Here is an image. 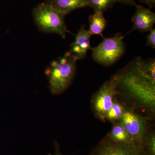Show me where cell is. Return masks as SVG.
Wrapping results in <instances>:
<instances>
[{
	"mask_svg": "<svg viewBox=\"0 0 155 155\" xmlns=\"http://www.w3.org/2000/svg\"><path fill=\"white\" fill-rule=\"evenodd\" d=\"M136 11L132 18L133 28L134 30L141 32L150 31L153 28L155 23V14L149 8L140 5H135Z\"/></svg>",
	"mask_w": 155,
	"mask_h": 155,
	"instance_id": "cell-8",
	"label": "cell"
},
{
	"mask_svg": "<svg viewBox=\"0 0 155 155\" xmlns=\"http://www.w3.org/2000/svg\"><path fill=\"white\" fill-rule=\"evenodd\" d=\"M146 45L153 48H155V29L153 28L150 31V33L147 36Z\"/></svg>",
	"mask_w": 155,
	"mask_h": 155,
	"instance_id": "cell-16",
	"label": "cell"
},
{
	"mask_svg": "<svg viewBox=\"0 0 155 155\" xmlns=\"http://www.w3.org/2000/svg\"><path fill=\"white\" fill-rule=\"evenodd\" d=\"M110 132L107 135L114 141L124 144H133L124 127L118 122L114 123Z\"/></svg>",
	"mask_w": 155,
	"mask_h": 155,
	"instance_id": "cell-12",
	"label": "cell"
},
{
	"mask_svg": "<svg viewBox=\"0 0 155 155\" xmlns=\"http://www.w3.org/2000/svg\"><path fill=\"white\" fill-rule=\"evenodd\" d=\"M125 109V106L115 98L112 107L106 115V120L113 123L117 122L122 118Z\"/></svg>",
	"mask_w": 155,
	"mask_h": 155,
	"instance_id": "cell-13",
	"label": "cell"
},
{
	"mask_svg": "<svg viewBox=\"0 0 155 155\" xmlns=\"http://www.w3.org/2000/svg\"><path fill=\"white\" fill-rule=\"evenodd\" d=\"M116 2H119L125 5L135 6L136 4L134 0H116Z\"/></svg>",
	"mask_w": 155,
	"mask_h": 155,
	"instance_id": "cell-18",
	"label": "cell"
},
{
	"mask_svg": "<svg viewBox=\"0 0 155 155\" xmlns=\"http://www.w3.org/2000/svg\"><path fill=\"white\" fill-rule=\"evenodd\" d=\"M32 17L40 30L58 34L65 38L69 32L64 20L65 16L50 3H41L32 10Z\"/></svg>",
	"mask_w": 155,
	"mask_h": 155,
	"instance_id": "cell-3",
	"label": "cell"
},
{
	"mask_svg": "<svg viewBox=\"0 0 155 155\" xmlns=\"http://www.w3.org/2000/svg\"><path fill=\"white\" fill-rule=\"evenodd\" d=\"M51 1V0H46V2H48V1Z\"/></svg>",
	"mask_w": 155,
	"mask_h": 155,
	"instance_id": "cell-20",
	"label": "cell"
},
{
	"mask_svg": "<svg viewBox=\"0 0 155 155\" xmlns=\"http://www.w3.org/2000/svg\"><path fill=\"white\" fill-rule=\"evenodd\" d=\"M141 58H137L114 75L121 88L136 103L154 114L155 79L143 69Z\"/></svg>",
	"mask_w": 155,
	"mask_h": 155,
	"instance_id": "cell-1",
	"label": "cell"
},
{
	"mask_svg": "<svg viewBox=\"0 0 155 155\" xmlns=\"http://www.w3.org/2000/svg\"><path fill=\"white\" fill-rule=\"evenodd\" d=\"M77 61L69 51L52 62L46 69L53 94H61L71 85L76 73Z\"/></svg>",
	"mask_w": 155,
	"mask_h": 155,
	"instance_id": "cell-2",
	"label": "cell"
},
{
	"mask_svg": "<svg viewBox=\"0 0 155 155\" xmlns=\"http://www.w3.org/2000/svg\"><path fill=\"white\" fill-rule=\"evenodd\" d=\"M91 33L82 26L75 36V40L71 45L70 51L76 60H82L86 57L89 50L92 49L90 46Z\"/></svg>",
	"mask_w": 155,
	"mask_h": 155,
	"instance_id": "cell-9",
	"label": "cell"
},
{
	"mask_svg": "<svg viewBox=\"0 0 155 155\" xmlns=\"http://www.w3.org/2000/svg\"><path fill=\"white\" fill-rule=\"evenodd\" d=\"M90 155H147L142 147L116 142L107 135L93 149Z\"/></svg>",
	"mask_w": 155,
	"mask_h": 155,
	"instance_id": "cell-7",
	"label": "cell"
},
{
	"mask_svg": "<svg viewBox=\"0 0 155 155\" xmlns=\"http://www.w3.org/2000/svg\"><path fill=\"white\" fill-rule=\"evenodd\" d=\"M119 94L117 90V82L114 76L103 84L94 94L92 101L94 114L99 119L106 120V116L110 110L115 97Z\"/></svg>",
	"mask_w": 155,
	"mask_h": 155,
	"instance_id": "cell-6",
	"label": "cell"
},
{
	"mask_svg": "<svg viewBox=\"0 0 155 155\" xmlns=\"http://www.w3.org/2000/svg\"><path fill=\"white\" fill-rule=\"evenodd\" d=\"M87 7L93 9L95 12L104 13L112 8L116 3V0H87Z\"/></svg>",
	"mask_w": 155,
	"mask_h": 155,
	"instance_id": "cell-14",
	"label": "cell"
},
{
	"mask_svg": "<svg viewBox=\"0 0 155 155\" xmlns=\"http://www.w3.org/2000/svg\"><path fill=\"white\" fill-rule=\"evenodd\" d=\"M55 147L56 152L54 155H62V154L60 152V150H59V145H58L57 143H55Z\"/></svg>",
	"mask_w": 155,
	"mask_h": 155,
	"instance_id": "cell-19",
	"label": "cell"
},
{
	"mask_svg": "<svg viewBox=\"0 0 155 155\" xmlns=\"http://www.w3.org/2000/svg\"><path fill=\"white\" fill-rule=\"evenodd\" d=\"M47 2L64 16L77 9L87 7V0H51Z\"/></svg>",
	"mask_w": 155,
	"mask_h": 155,
	"instance_id": "cell-10",
	"label": "cell"
},
{
	"mask_svg": "<svg viewBox=\"0 0 155 155\" xmlns=\"http://www.w3.org/2000/svg\"><path fill=\"white\" fill-rule=\"evenodd\" d=\"M123 37L121 33L104 39L96 47L92 48V57L101 65L109 66L116 63L125 52Z\"/></svg>",
	"mask_w": 155,
	"mask_h": 155,
	"instance_id": "cell-4",
	"label": "cell"
},
{
	"mask_svg": "<svg viewBox=\"0 0 155 155\" xmlns=\"http://www.w3.org/2000/svg\"><path fill=\"white\" fill-rule=\"evenodd\" d=\"M117 122L124 127L133 144L142 147L148 132V122L146 118L137 114L132 109L126 108L122 118Z\"/></svg>",
	"mask_w": 155,
	"mask_h": 155,
	"instance_id": "cell-5",
	"label": "cell"
},
{
	"mask_svg": "<svg viewBox=\"0 0 155 155\" xmlns=\"http://www.w3.org/2000/svg\"><path fill=\"white\" fill-rule=\"evenodd\" d=\"M140 1L148 6L150 9L155 7V0H140Z\"/></svg>",
	"mask_w": 155,
	"mask_h": 155,
	"instance_id": "cell-17",
	"label": "cell"
},
{
	"mask_svg": "<svg viewBox=\"0 0 155 155\" xmlns=\"http://www.w3.org/2000/svg\"><path fill=\"white\" fill-rule=\"evenodd\" d=\"M142 147L147 155H155V134L154 131L147 132Z\"/></svg>",
	"mask_w": 155,
	"mask_h": 155,
	"instance_id": "cell-15",
	"label": "cell"
},
{
	"mask_svg": "<svg viewBox=\"0 0 155 155\" xmlns=\"http://www.w3.org/2000/svg\"><path fill=\"white\" fill-rule=\"evenodd\" d=\"M90 28L89 31L92 35H99L103 37V32L107 25V20L104 13L95 12L89 17Z\"/></svg>",
	"mask_w": 155,
	"mask_h": 155,
	"instance_id": "cell-11",
	"label": "cell"
}]
</instances>
